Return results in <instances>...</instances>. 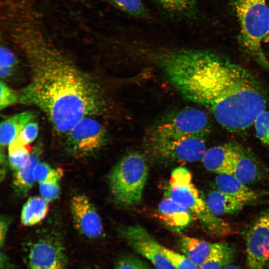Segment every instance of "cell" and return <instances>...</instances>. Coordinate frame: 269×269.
I'll use <instances>...</instances> for the list:
<instances>
[{"label":"cell","instance_id":"6da1fadb","mask_svg":"<svg viewBox=\"0 0 269 269\" xmlns=\"http://www.w3.org/2000/svg\"><path fill=\"white\" fill-rule=\"evenodd\" d=\"M38 20L32 10L25 9L5 24L30 70L20 103L40 108L56 132L66 135L83 118L103 113L107 103L100 86L50 42Z\"/></svg>","mask_w":269,"mask_h":269},{"label":"cell","instance_id":"7a4b0ae2","mask_svg":"<svg viewBox=\"0 0 269 269\" xmlns=\"http://www.w3.org/2000/svg\"><path fill=\"white\" fill-rule=\"evenodd\" d=\"M159 63L170 83L184 97L208 109L227 131L243 132L266 109L267 99L257 78L227 57L211 51L180 49Z\"/></svg>","mask_w":269,"mask_h":269},{"label":"cell","instance_id":"3957f363","mask_svg":"<svg viewBox=\"0 0 269 269\" xmlns=\"http://www.w3.org/2000/svg\"><path fill=\"white\" fill-rule=\"evenodd\" d=\"M170 198L188 209L210 234L223 237L231 234L230 225L214 215L192 181L190 171L178 166L171 173L167 188Z\"/></svg>","mask_w":269,"mask_h":269},{"label":"cell","instance_id":"277c9868","mask_svg":"<svg viewBox=\"0 0 269 269\" xmlns=\"http://www.w3.org/2000/svg\"><path fill=\"white\" fill-rule=\"evenodd\" d=\"M240 27V39L246 51L269 72L263 45L269 41V7L267 0H235Z\"/></svg>","mask_w":269,"mask_h":269},{"label":"cell","instance_id":"5b68a950","mask_svg":"<svg viewBox=\"0 0 269 269\" xmlns=\"http://www.w3.org/2000/svg\"><path fill=\"white\" fill-rule=\"evenodd\" d=\"M147 176L146 162L141 153L131 152L123 157L109 176L110 191L115 202L124 207L138 204Z\"/></svg>","mask_w":269,"mask_h":269},{"label":"cell","instance_id":"8992f818","mask_svg":"<svg viewBox=\"0 0 269 269\" xmlns=\"http://www.w3.org/2000/svg\"><path fill=\"white\" fill-rule=\"evenodd\" d=\"M204 137L165 135L150 132L149 145L157 157L164 160L194 162L207 151Z\"/></svg>","mask_w":269,"mask_h":269},{"label":"cell","instance_id":"52a82bcc","mask_svg":"<svg viewBox=\"0 0 269 269\" xmlns=\"http://www.w3.org/2000/svg\"><path fill=\"white\" fill-rule=\"evenodd\" d=\"M206 114L193 108H185L164 116L152 128L151 132L165 135L204 137L210 131Z\"/></svg>","mask_w":269,"mask_h":269},{"label":"cell","instance_id":"ba28073f","mask_svg":"<svg viewBox=\"0 0 269 269\" xmlns=\"http://www.w3.org/2000/svg\"><path fill=\"white\" fill-rule=\"evenodd\" d=\"M66 147L76 158L91 155L106 142L107 132L94 116H87L79 121L66 134Z\"/></svg>","mask_w":269,"mask_h":269},{"label":"cell","instance_id":"9c48e42d","mask_svg":"<svg viewBox=\"0 0 269 269\" xmlns=\"http://www.w3.org/2000/svg\"><path fill=\"white\" fill-rule=\"evenodd\" d=\"M245 240L248 269H265L269 260V208L250 224Z\"/></svg>","mask_w":269,"mask_h":269},{"label":"cell","instance_id":"30bf717a","mask_svg":"<svg viewBox=\"0 0 269 269\" xmlns=\"http://www.w3.org/2000/svg\"><path fill=\"white\" fill-rule=\"evenodd\" d=\"M118 232L130 247L148 260L155 269H175L162 253V245L144 228L138 225L124 226Z\"/></svg>","mask_w":269,"mask_h":269},{"label":"cell","instance_id":"8fae6325","mask_svg":"<svg viewBox=\"0 0 269 269\" xmlns=\"http://www.w3.org/2000/svg\"><path fill=\"white\" fill-rule=\"evenodd\" d=\"M27 262L29 269H65V253L60 239L48 235L38 239L29 248Z\"/></svg>","mask_w":269,"mask_h":269},{"label":"cell","instance_id":"7c38bea8","mask_svg":"<svg viewBox=\"0 0 269 269\" xmlns=\"http://www.w3.org/2000/svg\"><path fill=\"white\" fill-rule=\"evenodd\" d=\"M70 206L74 225L81 234L89 239H96L102 235L101 218L87 196L83 194L74 196Z\"/></svg>","mask_w":269,"mask_h":269},{"label":"cell","instance_id":"4fadbf2b","mask_svg":"<svg viewBox=\"0 0 269 269\" xmlns=\"http://www.w3.org/2000/svg\"><path fill=\"white\" fill-rule=\"evenodd\" d=\"M240 145L229 143L208 149L202 158L204 167L218 174L232 175Z\"/></svg>","mask_w":269,"mask_h":269},{"label":"cell","instance_id":"5bb4252c","mask_svg":"<svg viewBox=\"0 0 269 269\" xmlns=\"http://www.w3.org/2000/svg\"><path fill=\"white\" fill-rule=\"evenodd\" d=\"M265 174L263 164L251 151L240 145L232 175L241 182L248 184L260 181Z\"/></svg>","mask_w":269,"mask_h":269},{"label":"cell","instance_id":"9a60e30c","mask_svg":"<svg viewBox=\"0 0 269 269\" xmlns=\"http://www.w3.org/2000/svg\"><path fill=\"white\" fill-rule=\"evenodd\" d=\"M157 212L164 224L177 231L187 228L193 221L191 212L167 195L160 202Z\"/></svg>","mask_w":269,"mask_h":269},{"label":"cell","instance_id":"2e32d148","mask_svg":"<svg viewBox=\"0 0 269 269\" xmlns=\"http://www.w3.org/2000/svg\"><path fill=\"white\" fill-rule=\"evenodd\" d=\"M42 146L39 143L31 150L26 162L20 168L14 171L13 187L15 191L22 195L28 193L35 181L33 171L35 165L39 162L42 153Z\"/></svg>","mask_w":269,"mask_h":269},{"label":"cell","instance_id":"e0dca14e","mask_svg":"<svg viewBox=\"0 0 269 269\" xmlns=\"http://www.w3.org/2000/svg\"><path fill=\"white\" fill-rule=\"evenodd\" d=\"M217 190L233 196L246 204L252 202L258 198L256 192L241 182L233 175L218 174L215 178Z\"/></svg>","mask_w":269,"mask_h":269},{"label":"cell","instance_id":"ac0fdd59","mask_svg":"<svg viewBox=\"0 0 269 269\" xmlns=\"http://www.w3.org/2000/svg\"><path fill=\"white\" fill-rule=\"evenodd\" d=\"M35 113L32 111L16 114L1 121L0 126L1 147L8 145L16 139L25 126L34 119Z\"/></svg>","mask_w":269,"mask_h":269},{"label":"cell","instance_id":"d6986e66","mask_svg":"<svg viewBox=\"0 0 269 269\" xmlns=\"http://www.w3.org/2000/svg\"><path fill=\"white\" fill-rule=\"evenodd\" d=\"M205 200L210 211L216 216L235 214L241 210L246 204L218 190L210 192Z\"/></svg>","mask_w":269,"mask_h":269},{"label":"cell","instance_id":"ffe728a7","mask_svg":"<svg viewBox=\"0 0 269 269\" xmlns=\"http://www.w3.org/2000/svg\"><path fill=\"white\" fill-rule=\"evenodd\" d=\"M162 10L175 19L194 20L198 10V0H153Z\"/></svg>","mask_w":269,"mask_h":269},{"label":"cell","instance_id":"44dd1931","mask_svg":"<svg viewBox=\"0 0 269 269\" xmlns=\"http://www.w3.org/2000/svg\"><path fill=\"white\" fill-rule=\"evenodd\" d=\"M233 247L225 242L213 243L208 257L198 269H224L234 261Z\"/></svg>","mask_w":269,"mask_h":269},{"label":"cell","instance_id":"7402d4cb","mask_svg":"<svg viewBox=\"0 0 269 269\" xmlns=\"http://www.w3.org/2000/svg\"><path fill=\"white\" fill-rule=\"evenodd\" d=\"M213 243L196 238L182 236L180 240L181 251L193 264L199 267L206 260Z\"/></svg>","mask_w":269,"mask_h":269},{"label":"cell","instance_id":"603a6c76","mask_svg":"<svg viewBox=\"0 0 269 269\" xmlns=\"http://www.w3.org/2000/svg\"><path fill=\"white\" fill-rule=\"evenodd\" d=\"M48 202L41 197H30L24 204L21 213V222L26 226L36 225L46 216Z\"/></svg>","mask_w":269,"mask_h":269},{"label":"cell","instance_id":"cb8c5ba5","mask_svg":"<svg viewBox=\"0 0 269 269\" xmlns=\"http://www.w3.org/2000/svg\"><path fill=\"white\" fill-rule=\"evenodd\" d=\"M30 152L26 145L17 138L12 141L8 147V162L11 168L15 171L22 166L27 161Z\"/></svg>","mask_w":269,"mask_h":269},{"label":"cell","instance_id":"d4e9b609","mask_svg":"<svg viewBox=\"0 0 269 269\" xmlns=\"http://www.w3.org/2000/svg\"><path fill=\"white\" fill-rule=\"evenodd\" d=\"M116 7L139 18L149 17V12L141 0H109Z\"/></svg>","mask_w":269,"mask_h":269},{"label":"cell","instance_id":"484cf974","mask_svg":"<svg viewBox=\"0 0 269 269\" xmlns=\"http://www.w3.org/2000/svg\"><path fill=\"white\" fill-rule=\"evenodd\" d=\"M63 175V173L39 183V190L41 197L48 202L57 199L60 192L59 181Z\"/></svg>","mask_w":269,"mask_h":269},{"label":"cell","instance_id":"4316f807","mask_svg":"<svg viewBox=\"0 0 269 269\" xmlns=\"http://www.w3.org/2000/svg\"><path fill=\"white\" fill-rule=\"evenodd\" d=\"M253 125L258 138L269 148V111L265 109L257 115Z\"/></svg>","mask_w":269,"mask_h":269},{"label":"cell","instance_id":"83f0119b","mask_svg":"<svg viewBox=\"0 0 269 269\" xmlns=\"http://www.w3.org/2000/svg\"><path fill=\"white\" fill-rule=\"evenodd\" d=\"M162 252L175 269H198L186 256L162 246Z\"/></svg>","mask_w":269,"mask_h":269},{"label":"cell","instance_id":"f1b7e54d","mask_svg":"<svg viewBox=\"0 0 269 269\" xmlns=\"http://www.w3.org/2000/svg\"><path fill=\"white\" fill-rule=\"evenodd\" d=\"M63 173L61 168H52L48 164L38 162L35 165L33 175L35 181L40 183Z\"/></svg>","mask_w":269,"mask_h":269},{"label":"cell","instance_id":"f546056e","mask_svg":"<svg viewBox=\"0 0 269 269\" xmlns=\"http://www.w3.org/2000/svg\"><path fill=\"white\" fill-rule=\"evenodd\" d=\"M0 109H4L12 104L20 103V93L10 88L6 83L1 80L0 83Z\"/></svg>","mask_w":269,"mask_h":269},{"label":"cell","instance_id":"4dcf8cb0","mask_svg":"<svg viewBox=\"0 0 269 269\" xmlns=\"http://www.w3.org/2000/svg\"><path fill=\"white\" fill-rule=\"evenodd\" d=\"M113 269H151L144 262L131 255L122 256L116 261Z\"/></svg>","mask_w":269,"mask_h":269},{"label":"cell","instance_id":"1f68e13d","mask_svg":"<svg viewBox=\"0 0 269 269\" xmlns=\"http://www.w3.org/2000/svg\"><path fill=\"white\" fill-rule=\"evenodd\" d=\"M38 133L37 123L31 121L22 129L17 139L23 144L27 145L32 142L36 139Z\"/></svg>","mask_w":269,"mask_h":269},{"label":"cell","instance_id":"d6a6232c","mask_svg":"<svg viewBox=\"0 0 269 269\" xmlns=\"http://www.w3.org/2000/svg\"><path fill=\"white\" fill-rule=\"evenodd\" d=\"M17 64L14 54L4 46L0 49V66L14 67Z\"/></svg>","mask_w":269,"mask_h":269},{"label":"cell","instance_id":"836d02e7","mask_svg":"<svg viewBox=\"0 0 269 269\" xmlns=\"http://www.w3.org/2000/svg\"><path fill=\"white\" fill-rule=\"evenodd\" d=\"M10 223L9 219L8 218L4 216H1L0 218V245L3 244L5 236L6 235V232L8 230V227Z\"/></svg>","mask_w":269,"mask_h":269},{"label":"cell","instance_id":"e575fe53","mask_svg":"<svg viewBox=\"0 0 269 269\" xmlns=\"http://www.w3.org/2000/svg\"><path fill=\"white\" fill-rule=\"evenodd\" d=\"M0 180H2L4 178L6 173V158L4 153V151L1 147L0 149Z\"/></svg>","mask_w":269,"mask_h":269},{"label":"cell","instance_id":"d590c367","mask_svg":"<svg viewBox=\"0 0 269 269\" xmlns=\"http://www.w3.org/2000/svg\"><path fill=\"white\" fill-rule=\"evenodd\" d=\"M14 67L0 66V77L1 80L12 75Z\"/></svg>","mask_w":269,"mask_h":269},{"label":"cell","instance_id":"8d00e7d4","mask_svg":"<svg viewBox=\"0 0 269 269\" xmlns=\"http://www.w3.org/2000/svg\"><path fill=\"white\" fill-rule=\"evenodd\" d=\"M224 269H242L241 268L235 266V265H229L227 266L226 268H225Z\"/></svg>","mask_w":269,"mask_h":269},{"label":"cell","instance_id":"74e56055","mask_svg":"<svg viewBox=\"0 0 269 269\" xmlns=\"http://www.w3.org/2000/svg\"><path fill=\"white\" fill-rule=\"evenodd\" d=\"M266 269H269V260L266 264Z\"/></svg>","mask_w":269,"mask_h":269}]
</instances>
